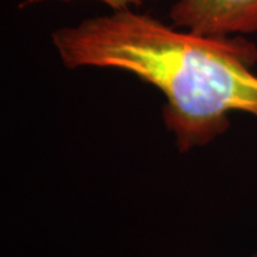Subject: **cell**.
Here are the masks:
<instances>
[{"mask_svg": "<svg viewBox=\"0 0 257 257\" xmlns=\"http://www.w3.org/2000/svg\"><path fill=\"white\" fill-rule=\"evenodd\" d=\"M67 69H119L157 87L167 132L180 153L211 143L230 127V113L257 117V46L246 37H207L166 26L130 9L53 32Z\"/></svg>", "mask_w": 257, "mask_h": 257, "instance_id": "6da1fadb", "label": "cell"}, {"mask_svg": "<svg viewBox=\"0 0 257 257\" xmlns=\"http://www.w3.org/2000/svg\"><path fill=\"white\" fill-rule=\"evenodd\" d=\"M169 18L175 28L207 37L257 32V0H177Z\"/></svg>", "mask_w": 257, "mask_h": 257, "instance_id": "7a4b0ae2", "label": "cell"}, {"mask_svg": "<svg viewBox=\"0 0 257 257\" xmlns=\"http://www.w3.org/2000/svg\"><path fill=\"white\" fill-rule=\"evenodd\" d=\"M37 2H43V0H26L25 5H33ZM64 2H69V0H64ZM103 3H106L107 6H110L113 10H123L128 9L130 5H135V6H140L142 3H145L147 0H100Z\"/></svg>", "mask_w": 257, "mask_h": 257, "instance_id": "3957f363", "label": "cell"}, {"mask_svg": "<svg viewBox=\"0 0 257 257\" xmlns=\"http://www.w3.org/2000/svg\"><path fill=\"white\" fill-rule=\"evenodd\" d=\"M247 257H257V248L254 250V251H253V253H251V254H250V256H247Z\"/></svg>", "mask_w": 257, "mask_h": 257, "instance_id": "277c9868", "label": "cell"}]
</instances>
